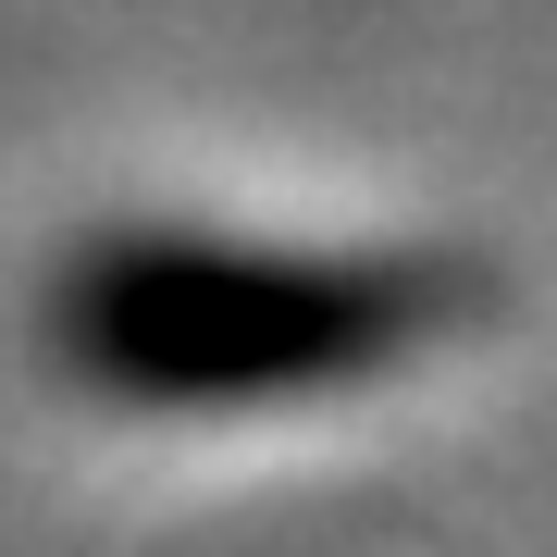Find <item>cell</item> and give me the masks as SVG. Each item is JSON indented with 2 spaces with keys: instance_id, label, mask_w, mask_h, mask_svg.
<instances>
[{
  "instance_id": "6da1fadb",
  "label": "cell",
  "mask_w": 557,
  "mask_h": 557,
  "mask_svg": "<svg viewBox=\"0 0 557 557\" xmlns=\"http://www.w3.org/2000/svg\"><path fill=\"white\" fill-rule=\"evenodd\" d=\"M483 310H496V273L434 236L335 248V236H211V223H112L38 298L62 384L137 421L359 397L483 335Z\"/></svg>"
}]
</instances>
